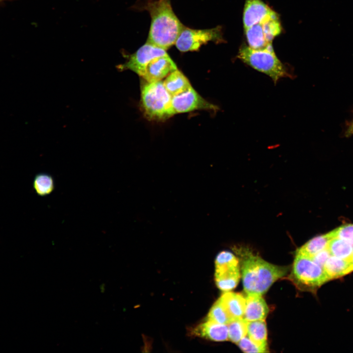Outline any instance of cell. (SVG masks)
Instances as JSON below:
<instances>
[{"instance_id": "3", "label": "cell", "mask_w": 353, "mask_h": 353, "mask_svg": "<svg viewBox=\"0 0 353 353\" xmlns=\"http://www.w3.org/2000/svg\"><path fill=\"white\" fill-rule=\"evenodd\" d=\"M238 58L255 70L269 76L276 83L290 75L277 56L272 44L260 49L243 45L239 49Z\"/></svg>"}, {"instance_id": "19", "label": "cell", "mask_w": 353, "mask_h": 353, "mask_svg": "<svg viewBox=\"0 0 353 353\" xmlns=\"http://www.w3.org/2000/svg\"><path fill=\"white\" fill-rule=\"evenodd\" d=\"M259 346L267 348V330L265 320L247 322V335Z\"/></svg>"}, {"instance_id": "25", "label": "cell", "mask_w": 353, "mask_h": 353, "mask_svg": "<svg viewBox=\"0 0 353 353\" xmlns=\"http://www.w3.org/2000/svg\"><path fill=\"white\" fill-rule=\"evenodd\" d=\"M237 344L240 349L245 353H266L269 352L268 349L257 345L247 335L242 338Z\"/></svg>"}, {"instance_id": "1", "label": "cell", "mask_w": 353, "mask_h": 353, "mask_svg": "<svg viewBox=\"0 0 353 353\" xmlns=\"http://www.w3.org/2000/svg\"><path fill=\"white\" fill-rule=\"evenodd\" d=\"M241 260L244 291L248 294H265L277 279L285 276L289 268L270 263L246 247H235Z\"/></svg>"}, {"instance_id": "28", "label": "cell", "mask_w": 353, "mask_h": 353, "mask_svg": "<svg viewBox=\"0 0 353 353\" xmlns=\"http://www.w3.org/2000/svg\"><path fill=\"white\" fill-rule=\"evenodd\" d=\"M350 262L351 263L352 267V269H353V253H352V256H351V259H350Z\"/></svg>"}, {"instance_id": "21", "label": "cell", "mask_w": 353, "mask_h": 353, "mask_svg": "<svg viewBox=\"0 0 353 353\" xmlns=\"http://www.w3.org/2000/svg\"><path fill=\"white\" fill-rule=\"evenodd\" d=\"M33 187L35 192L40 196L50 194L54 189V181L50 175L40 173L35 176L33 181Z\"/></svg>"}, {"instance_id": "24", "label": "cell", "mask_w": 353, "mask_h": 353, "mask_svg": "<svg viewBox=\"0 0 353 353\" xmlns=\"http://www.w3.org/2000/svg\"><path fill=\"white\" fill-rule=\"evenodd\" d=\"M333 237L343 239L353 245V224H348L330 231Z\"/></svg>"}, {"instance_id": "17", "label": "cell", "mask_w": 353, "mask_h": 353, "mask_svg": "<svg viewBox=\"0 0 353 353\" xmlns=\"http://www.w3.org/2000/svg\"><path fill=\"white\" fill-rule=\"evenodd\" d=\"M323 269L329 280L337 278L353 271L350 261L330 255Z\"/></svg>"}, {"instance_id": "10", "label": "cell", "mask_w": 353, "mask_h": 353, "mask_svg": "<svg viewBox=\"0 0 353 353\" xmlns=\"http://www.w3.org/2000/svg\"><path fill=\"white\" fill-rule=\"evenodd\" d=\"M240 277L239 260L237 257L215 264V282L221 290L228 292L234 289Z\"/></svg>"}, {"instance_id": "9", "label": "cell", "mask_w": 353, "mask_h": 353, "mask_svg": "<svg viewBox=\"0 0 353 353\" xmlns=\"http://www.w3.org/2000/svg\"><path fill=\"white\" fill-rule=\"evenodd\" d=\"M172 105L174 114L199 109L214 111L218 109L216 106L206 101L192 86L173 96Z\"/></svg>"}, {"instance_id": "7", "label": "cell", "mask_w": 353, "mask_h": 353, "mask_svg": "<svg viewBox=\"0 0 353 353\" xmlns=\"http://www.w3.org/2000/svg\"><path fill=\"white\" fill-rule=\"evenodd\" d=\"M248 46L260 49L272 44L282 31L278 15L270 18L244 30Z\"/></svg>"}, {"instance_id": "11", "label": "cell", "mask_w": 353, "mask_h": 353, "mask_svg": "<svg viewBox=\"0 0 353 353\" xmlns=\"http://www.w3.org/2000/svg\"><path fill=\"white\" fill-rule=\"evenodd\" d=\"M277 15L261 0H245L243 18L244 30Z\"/></svg>"}, {"instance_id": "2", "label": "cell", "mask_w": 353, "mask_h": 353, "mask_svg": "<svg viewBox=\"0 0 353 353\" xmlns=\"http://www.w3.org/2000/svg\"><path fill=\"white\" fill-rule=\"evenodd\" d=\"M145 9L151 17L146 42L167 50L175 44L185 25L174 13L170 0H149Z\"/></svg>"}, {"instance_id": "4", "label": "cell", "mask_w": 353, "mask_h": 353, "mask_svg": "<svg viewBox=\"0 0 353 353\" xmlns=\"http://www.w3.org/2000/svg\"><path fill=\"white\" fill-rule=\"evenodd\" d=\"M141 104L146 118L151 120H163L174 115L172 96L163 81L147 82L141 89Z\"/></svg>"}, {"instance_id": "16", "label": "cell", "mask_w": 353, "mask_h": 353, "mask_svg": "<svg viewBox=\"0 0 353 353\" xmlns=\"http://www.w3.org/2000/svg\"><path fill=\"white\" fill-rule=\"evenodd\" d=\"M332 238L330 232L315 236L298 249L296 253L311 258L320 252L328 249Z\"/></svg>"}, {"instance_id": "26", "label": "cell", "mask_w": 353, "mask_h": 353, "mask_svg": "<svg viewBox=\"0 0 353 353\" xmlns=\"http://www.w3.org/2000/svg\"><path fill=\"white\" fill-rule=\"evenodd\" d=\"M331 255L328 249L324 250L310 258L315 263L323 268V266Z\"/></svg>"}, {"instance_id": "13", "label": "cell", "mask_w": 353, "mask_h": 353, "mask_svg": "<svg viewBox=\"0 0 353 353\" xmlns=\"http://www.w3.org/2000/svg\"><path fill=\"white\" fill-rule=\"evenodd\" d=\"M262 296L257 294H247L243 317L246 321L265 320L266 318L269 308Z\"/></svg>"}, {"instance_id": "18", "label": "cell", "mask_w": 353, "mask_h": 353, "mask_svg": "<svg viewBox=\"0 0 353 353\" xmlns=\"http://www.w3.org/2000/svg\"><path fill=\"white\" fill-rule=\"evenodd\" d=\"M163 83L166 89L172 97L191 87L188 79L178 69L168 75Z\"/></svg>"}, {"instance_id": "12", "label": "cell", "mask_w": 353, "mask_h": 353, "mask_svg": "<svg viewBox=\"0 0 353 353\" xmlns=\"http://www.w3.org/2000/svg\"><path fill=\"white\" fill-rule=\"evenodd\" d=\"M177 69L176 64L167 53L151 60L141 77L147 82L160 81Z\"/></svg>"}, {"instance_id": "15", "label": "cell", "mask_w": 353, "mask_h": 353, "mask_svg": "<svg viewBox=\"0 0 353 353\" xmlns=\"http://www.w3.org/2000/svg\"><path fill=\"white\" fill-rule=\"evenodd\" d=\"M219 299L231 320L243 317L246 298L242 294L230 291L225 292Z\"/></svg>"}, {"instance_id": "14", "label": "cell", "mask_w": 353, "mask_h": 353, "mask_svg": "<svg viewBox=\"0 0 353 353\" xmlns=\"http://www.w3.org/2000/svg\"><path fill=\"white\" fill-rule=\"evenodd\" d=\"M193 333L214 341H225L228 339L227 325L208 320L195 328Z\"/></svg>"}, {"instance_id": "8", "label": "cell", "mask_w": 353, "mask_h": 353, "mask_svg": "<svg viewBox=\"0 0 353 353\" xmlns=\"http://www.w3.org/2000/svg\"><path fill=\"white\" fill-rule=\"evenodd\" d=\"M167 53L166 50L146 42L130 55L126 62L118 65V69L121 71L129 70L141 77L151 60Z\"/></svg>"}, {"instance_id": "23", "label": "cell", "mask_w": 353, "mask_h": 353, "mask_svg": "<svg viewBox=\"0 0 353 353\" xmlns=\"http://www.w3.org/2000/svg\"><path fill=\"white\" fill-rule=\"evenodd\" d=\"M207 320L226 325L231 320L219 299L215 303L210 309L207 315Z\"/></svg>"}, {"instance_id": "27", "label": "cell", "mask_w": 353, "mask_h": 353, "mask_svg": "<svg viewBox=\"0 0 353 353\" xmlns=\"http://www.w3.org/2000/svg\"><path fill=\"white\" fill-rule=\"evenodd\" d=\"M346 136L353 135V120L350 122L345 132Z\"/></svg>"}, {"instance_id": "5", "label": "cell", "mask_w": 353, "mask_h": 353, "mask_svg": "<svg viewBox=\"0 0 353 353\" xmlns=\"http://www.w3.org/2000/svg\"><path fill=\"white\" fill-rule=\"evenodd\" d=\"M291 279L302 290H314L329 280L323 267L310 258L296 253Z\"/></svg>"}, {"instance_id": "20", "label": "cell", "mask_w": 353, "mask_h": 353, "mask_svg": "<svg viewBox=\"0 0 353 353\" xmlns=\"http://www.w3.org/2000/svg\"><path fill=\"white\" fill-rule=\"evenodd\" d=\"M328 249L331 255L350 261L353 252V245L337 237L329 241Z\"/></svg>"}, {"instance_id": "6", "label": "cell", "mask_w": 353, "mask_h": 353, "mask_svg": "<svg viewBox=\"0 0 353 353\" xmlns=\"http://www.w3.org/2000/svg\"><path fill=\"white\" fill-rule=\"evenodd\" d=\"M209 42L219 43L224 42L222 27L197 29L184 26L176 43L181 52L198 51L203 45Z\"/></svg>"}, {"instance_id": "22", "label": "cell", "mask_w": 353, "mask_h": 353, "mask_svg": "<svg viewBox=\"0 0 353 353\" xmlns=\"http://www.w3.org/2000/svg\"><path fill=\"white\" fill-rule=\"evenodd\" d=\"M227 325L228 339L234 343L247 335V321L243 318L232 319Z\"/></svg>"}]
</instances>
